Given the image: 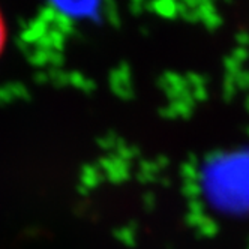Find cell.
<instances>
[{
  "mask_svg": "<svg viewBox=\"0 0 249 249\" xmlns=\"http://www.w3.org/2000/svg\"><path fill=\"white\" fill-rule=\"evenodd\" d=\"M5 42H6V24L3 20L2 11H0V54H2V51L5 48Z\"/></svg>",
  "mask_w": 249,
  "mask_h": 249,
  "instance_id": "1",
  "label": "cell"
}]
</instances>
